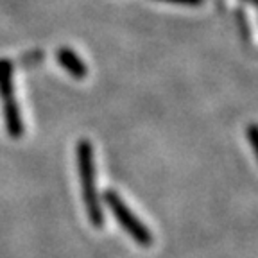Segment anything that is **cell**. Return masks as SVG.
I'll return each mask as SVG.
<instances>
[{"label": "cell", "mask_w": 258, "mask_h": 258, "mask_svg": "<svg viewBox=\"0 0 258 258\" xmlns=\"http://www.w3.org/2000/svg\"><path fill=\"white\" fill-rule=\"evenodd\" d=\"M77 170H79L81 190H83V201H85L86 215L90 222L95 228H101L104 224V215H102L101 201L97 196L95 188V163H93V147L90 140L83 138L77 144Z\"/></svg>", "instance_id": "6da1fadb"}, {"label": "cell", "mask_w": 258, "mask_h": 258, "mask_svg": "<svg viewBox=\"0 0 258 258\" xmlns=\"http://www.w3.org/2000/svg\"><path fill=\"white\" fill-rule=\"evenodd\" d=\"M104 201L108 205V208L111 210V214L115 215V219L118 221V224L122 226V230L133 238L138 246H153V235H151L149 228L133 214V210L122 201V198L117 192H113V190L104 192Z\"/></svg>", "instance_id": "7a4b0ae2"}, {"label": "cell", "mask_w": 258, "mask_h": 258, "mask_svg": "<svg viewBox=\"0 0 258 258\" xmlns=\"http://www.w3.org/2000/svg\"><path fill=\"white\" fill-rule=\"evenodd\" d=\"M0 97L4 106V120L6 129L11 138H20L24 135V120H22L20 108L15 97V86H13V64L11 61H0Z\"/></svg>", "instance_id": "3957f363"}, {"label": "cell", "mask_w": 258, "mask_h": 258, "mask_svg": "<svg viewBox=\"0 0 258 258\" xmlns=\"http://www.w3.org/2000/svg\"><path fill=\"white\" fill-rule=\"evenodd\" d=\"M56 59L74 79H85V77L88 76V67L81 61V57L74 52L72 48L61 47L56 52Z\"/></svg>", "instance_id": "277c9868"}, {"label": "cell", "mask_w": 258, "mask_h": 258, "mask_svg": "<svg viewBox=\"0 0 258 258\" xmlns=\"http://www.w3.org/2000/svg\"><path fill=\"white\" fill-rule=\"evenodd\" d=\"M247 140H249V145L251 149H253L254 156H256V161H258V124H249L247 125Z\"/></svg>", "instance_id": "5b68a950"}, {"label": "cell", "mask_w": 258, "mask_h": 258, "mask_svg": "<svg viewBox=\"0 0 258 258\" xmlns=\"http://www.w3.org/2000/svg\"><path fill=\"white\" fill-rule=\"evenodd\" d=\"M161 2H170V4H179V6H199V4H203V0H161Z\"/></svg>", "instance_id": "8992f818"}, {"label": "cell", "mask_w": 258, "mask_h": 258, "mask_svg": "<svg viewBox=\"0 0 258 258\" xmlns=\"http://www.w3.org/2000/svg\"><path fill=\"white\" fill-rule=\"evenodd\" d=\"M246 2H249V4H254V6H258V0H246Z\"/></svg>", "instance_id": "52a82bcc"}]
</instances>
